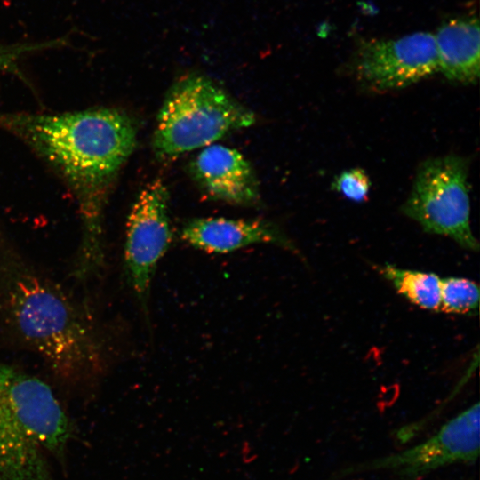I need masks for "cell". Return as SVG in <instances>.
Here are the masks:
<instances>
[{"label":"cell","mask_w":480,"mask_h":480,"mask_svg":"<svg viewBox=\"0 0 480 480\" xmlns=\"http://www.w3.org/2000/svg\"><path fill=\"white\" fill-rule=\"evenodd\" d=\"M0 128L24 142L70 189L81 224L72 274L82 281L100 274L108 195L136 145L132 119L111 108L54 114L0 111Z\"/></svg>","instance_id":"cell-1"},{"label":"cell","mask_w":480,"mask_h":480,"mask_svg":"<svg viewBox=\"0 0 480 480\" xmlns=\"http://www.w3.org/2000/svg\"><path fill=\"white\" fill-rule=\"evenodd\" d=\"M0 324L60 380L85 384L102 372L104 347L91 313L1 228Z\"/></svg>","instance_id":"cell-2"},{"label":"cell","mask_w":480,"mask_h":480,"mask_svg":"<svg viewBox=\"0 0 480 480\" xmlns=\"http://www.w3.org/2000/svg\"><path fill=\"white\" fill-rule=\"evenodd\" d=\"M73 437L52 388L0 364V480H56L51 461L65 465Z\"/></svg>","instance_id":"cell-3"},{"label":"cell","mask_w":480,"mask_h":480,"mask_svg":"<svg viewBox=\"0 0 480 480\" xmlns=\"http://www.w3.org/2000/svg\"><path fill=\"white\" fill-rule=\"evenodd\" d=\"M255 123V115L206 76L189 73L168 91L153 135L158 158L172 159L213 144Z\"/></svg>","instance_id":"cell-4"},{"label":"cell","mask_w":480,"mask_h":480,"mask_svg":"<svg viewBox=\"0 0 480 480\" xmlns=\"http://www.w3.org/2000/svg\"><path fill=\"white\" fill-rule=\"evenodd\" d=\"M468 162L457 155L425 160L417 169L402 212L429 234L450 237L462 248L478 252L470 227Z\"/></svg>","instance_id":"cell-5"},{"label":"cell","mask_w":480,"mask_h":480,"mask_svg":"<svg viewBox=\"0 0 480 480\" xmlns=\"http://www.w3.org/2000/svg\"><path fill=\"white\" fill-rule=\"evenodd\" d=\"M479 426L480 408L479 403H476L425 441L399 452L344 468L339 476L388 470L404 480H413L449 465L473 463L479 457Z\"/></svg>","instance_id":"cell-6"},{"label":"cell","mask_w":480,"mask_h":480,"mask_svg":"<svg viewBox=\"0 0 480 480\" xmlns=\"http://www.w3.org/2000/svg\"><path fill=\"white\" fill-rule=\"evenodd\" d=\"M434 35L416 32L359 43L350 60L356 80L374 92L404 88L437 72Z\"/></svg>","instance_id":"cell-7"},{"label":"cell","mask_w":480,"mask_h":480,"mask_svg":"<svg viewBox=\"0 0 480 480\" xmlns=\"http://www.w3.org/2000/svg\"><path fill=\"white\" fill-rule=\"evenodd\" d=\"M172 239L168 188L156 179L146 185L132 204L124 253L128 282L146 309L156 269Z\"/></svg>","instance_id":"cell-8"},{"label":"cell","mask_w":480,"mask_h":480,"mask_svg":"<svg viewBox=\"0 0 480 480\" xmlns=\"http://www.w3.org/2000/svg\"><path fill=\"white\" fill-rule=\"evenodd\" d=\"M190 173L210 199L239 206L260 201V186L253 168L236 149L212 144L192 159Z\"/></svg>","instance_id":"cell-9"},{"label":"cell","mask_w":480,"mask_h":480,"mask_svg":"<svg viewBox=\"0 0 480 480\" xmlns=\"http://www.w3.org/2000/svg\"><path fill=\"white\" fill-rule=\"evenodd\" d=\"M180 236L188 245L209 253H228L259 244H275L297 253L284 233L265 220L196 218L185 223Z\"/></svg>","instance_id":"cell-10"},{"label":"cell","mask_w":480,"mask_h":480,"mask_svg":"<svg viewBox=\"0 0 480 480\" xmlns=\"http://www.w3.org/2000/svg\"><path fill=\"white\" fill-rule=\"evenodd\" d=\"M437 71L452 82L476 83L480 73L479 23L476 17L444 22L434 35Z\"/></svg>","instance_id":"cell-11"},{"label":"cell","mask_w":480,"mask_h":480,"mask_svg":"<svg viewBox=\"0 0 480 480\" xmlns=\"http://www.w3.org/2000/svg\"><path fill=\"white\" fill-rule=\"evenodd\" d=\"M377 270L396 291L411 303L430 311H440L441 277L435 273L398 268L390 263Z\"/></svg>","instance_id":"cell-12"},{"label":"cell","mask_w":480,"mask_h":480,"mask_svg":"<svg viewBox=\"0 0 480 480\" xmlns=\"http://www.w3.org/2000/svg\"><path fill=\"white\" fill-rule=\"evenodd\" d=\"M477 284L464 277L441 278L440 311L450 314L477 313L479 308Z\"/></svg>","instance_id":"cell-13"},{"label":"cell","mask_w":480,"mask_h":480,"mask_svg":"<svg viewBox=\"0 0 480 480\" xmlns=\"http://www.w3.org/2000/svg\"><path fill=\"white\" fill-rule=\"evenodd\" d=\"M68 36L42 42L16 43L0 44V71L12 74L28 84V80L20 68L21 60L28 55L50 49L67 46Z\"/></svg>","instance_id":"cell-14"},{"label":"cell","mask_w":480,"mask_h":480,"mask_svg":"<svg viewBox=\"0 0 480 480\" xmlns=\"http://www.w3.org/2000/svg\"><path fill=\"white\" fill-rule=\"evenodd\" d=\"M371 186V180L363 169L351 168L334 179L332 188L350 201L362 203L367 200Z\"/></svg>","instance_id":"cell-15"}]
</instances>
